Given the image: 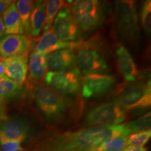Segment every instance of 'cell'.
I'll list each match as a JSON object with an SVG mask.
<instances>
[{"label": "cell", "mask_w": 151, "mask_h": 151, "mask_svg": "<svg viewBox=\"0 0 151 151\" xmlns=\"http://www.w3.org/2000/svg\"><path fill=\"white\" fill-rule=\"evenodd\" d=\"M5 35V30L4 26L2 17L0 16V37H3Z\"/></svg>", "instance_id": "obj_30"}, {"label": "cell", "mask_w": 151, "mask_h": 151, "mask_svg": "<svg viewBox=\"0 0 151 151\" xmlns=\"http://www.w3.org/2000/svg\"><path fill=\"white\" fill-rule=\"evenodd\" d=\"M14 1H6V0H0V14H3Z\"/></svg>", "instance_id": "obj_27"}, {"label": "cell", "mask_w": 151, "mask_h": 151, "mask_svg": "<svg viewBox=\"0 0 151 151\" xmlns=\"http://www.w3.org/2000/svg\"><path fill=\"white\" fill-rule=\"evenodd\" d=\"M52 31L62 41L67 42L78 41L82 32L67 4L59 11L52 24Z\"/></svg>", "instance_id": "obj_8"}, {"label": "cell", "mask_w": 151, "mask_h": 151, "mask_svg": "<svg viewBox=\"0 0 151 151\" xmlns=\"http://www.w3.org/2000/svg\"><path fill=\"white\" fill-rule=\"evenodd\" d=\"M116 83V79L111 75L92 73L87 75L82 80V95L90 99L103 95L109 92Z\"/></svg>", "instance_id": "obj_10"}, {"label": "cell", "mask_w": 151, "mask_h": 151, "mask_svg": "<svg viewBox=\"0 0 151 151\" xmlns=\"http://www.w3.org/2000/svg\"><path fill=\"white\" fill-rule=\"evenodd\" d=\"M126 124V127L130 134L137 133V132H144L150 129L151 124V115L149 112L144 116L140 117L137 120L127 122Z\"/></svg>", "instance_id": "obj_22"}, {"label": "cell", "mask_w": 151, "mask_h": 151, "mask_svg": "<svg viewBox=\"0 0 151 151\" xmlns=\"http://www.w3.org/2000/svg\"><path fill=\"white\" fill-rule=\"evenodd\" d=\"M32 41L27 36L6 35L0 39V55L1 58H9L29 51Z\"/></svg>", "instance_id": "obj_13"}, {"label": "cell", "mask_w": 151, "mask_h": 151, "mask_svg": "<svg viewBox=\"0 0 151 151\" xmlns=\"http://www.w3.org/2000/svg\"><path fill=\"white\" fill-rule=\"evenodd\" d=\"M36 105L47 120H59L67 110L68 103L64 96L47 85L39 84L34 92Z\"/></svg>", "instance_id": "obj_3"}, {"label": "cell", "mask_w": 151, "mask_h": 151, "mask_svg": "<svg viewBox=\"0 0 151 151\" xmlns=\"http://www.w3.org/2000/svg\"><path fill=\"white\" fill-rule=\"evenodd\" d=\"M46 18V1H34V6L30 17V36L37 38L40 35Z\"/></svg>", "instance_id": "obj_18"}, {"label": "cell", "mask_w": 151, "mask_h": 151, "mask_svg": "<svg viewBox=\"0 0 151 151\" xmlns=\"http://www.w3.org/2000/svg\"><path fill=\"white\" fill-rule=\"evenodd\" d=\"M76 65V53L71 49H64L49 55L48 68L50 71H63L72 69Z\"/></svg>", "instance_id": "obj_16"}, {"label": "cell", "mask_w": 151, "mask_h": 151, "mask_svg": "<svg viewBox=\"0 0 151 151\" xmlns=\"http://www.w3.org/2000/svg\"><path fill=\"white\" fill-rule=\"evenodd\" d=\"M22 141L14 139L0 138V147L1 151H20L22 150Z\"/></svg>", "instance_id": "obj_26"}, {"label": "cell", "mask_w": 151, "mask_h": 151, "mask_svg": "<svg viewBox=\"0 0 151 151\" xmlns=\"http://www.w3.org/2000/svg\"><path fill=\"white\" fill-rule=\"evenodd\" d=\"M28 52L4 59L5 75L17 83L22 86L26 81L28 71Z\"/></svg>", "instance_id": "obj_12"}, {"label": "cell", "mask_w": 151, "mask_h": 151, "mask_svg": "<svg viewBox=\"0 0 151 151\" xmlns=\"http://www.w3.org/2000/svg\"><path fill=\"white\" fill-rule=\"evenodd\" d=\"M141 20L143 29L147 34L151 32V1H144L141 6Z\"/></svg>", "instance_id": "obj_25"}, {"label": "cell", "mask_w": 151, "mask_h": 151, "mask_svg": "<svg viewBox=\"0 0 151 151\" xmlns=\"http://www.w3.org/2000/svg\"><path fill=\"white\" fill-rule=\"evenodd\" d=\"M1 60V55H0V60Z\"/></svg>", "instance_id": "obj_31"}, {"label": "cell", "mask_w": 151, "mask_h": 151, "mask_svg": "<svg viewBox=\"0 0 151 151\" xmlns=\"http://www.w3.org/2000/svg\"><path fill=\"white\" fill-rule=\"evenodd\" d=\"M66 4L67 3L62 0H49L46 1V18L43 26V33L51 29L57 14Z\"/></svg>", "instance_id": "obj_20"}, {"label": "cell", "mask_w": 151, "mask_h": 151, "mask_svg": "<svg viewBox=\"0 0 151 151\" xmlns=\"http://www.w3.org/2000/svg\"><path fill=\"white\" fill-rule=\"evenodd\" d=\"M85 43L84 41L67 42L62 41L55 35L52 29H50L43 33L42 37L38 39L33 48V51L41 54L50 55L51 52L64 49L78 50L84 46Z\"/></svg>", "instance_id": "obj_11"}, {"label": "cell", "mask_w": 151, "mask_h": 151, "mask_svg": "<svg viewBox=\"0 0 151 151\" xmlns=\"http://www.w3.org/2000/svg\"><path fill=\"white\" fill-rule=\"evenodd\" d=\"M3 23L5 35H21L24 34L21 20L17 11L15 1L12 3L3 13Z\"/></svg>", "instance_id": "obj_17"}, {"label": "cell", "mask_w": 151, "mask_h": 151, "mask_svg": "<svg viewBox=\"0 0 151 151\" xmlns=\"http://www.w3.org/2000/svg\"><path fill=\"white\" fill-rule=\"evenodd\" d=\"M117 62L120 72L127 82H134L139 76L137 65L125 46L120 45L116 49Z\"/></svg>", "instance_id": "obj_15"}, {"label": "cell", "mask_w": 151, "mask_h": 151, "mask_svg": "<svg viewBox=\"0 0 151 151\" xmlns=\"http://www.w3.org/2000/svg\"><path fill=\"white\" fill-rule=\"evenodd\" d=\"M128 136L111 138L94 151H122L127 146Z\"/></svg>", "instance_id": "obj_23"}, {"label": "cell", "mask_w": 151, "mask_h": 151, "mask_svg": "<svg viewBox=\"0 0 151 151\" xmlns=\"http://www.w3.org/2000/svg\"><path fill=\"white\" fill-rule=\"evenodd\" d=\"M68 2H69L71 13L81 31H92L103 23L104 11L100 1L76 0Z\"/></svg>", "instance_id": "obj_2"}, {"label": "cell", "mask_w": 151, "mask_h": 151, "mask_svg": "<svg viewBox=\"0 0 151 151\" xmlns=\"http://www.w3.org/2000/svg\"><path fill=\"white\" fill-rule=\"evenodd\" d=\"M45 83L61 95H73L78 93L82 83L81 72L77 67L63 71H48Z\"/></svg>", "instance_id": "obj_7"}, {"label": "cell", "mask_w": 151, "mask_h": 151, "mask_svg": "<svg viewBox=\"0 0 151 151\" xmlns=\"http://www.w3.org/2000/svg\"><path fill=\"white\" fill-rule=\"evenodd\" d=\"M126 116V111L113 101L92 109L87 114L84 124L88 127L118 125L125 120Z\"/></svg>", "instance_id": "obj_6"}, {"label": "cell", "mask_w": 151, "mask_h": 151, "mask_svg": "<svg viewBox=\"0 0 151 151\" xmlns=\"http://www.w3.org/2000/svg\"><path fill=\"white\" fill-rule=\"evenodd\" d=\"M151 137L150 129L144 132L130 134L127 137V145L138 147H143L150 140Z\"/></svg>", "instance_id": "obj_24"}, {"label": "cell", "mask_w": 151, "mask_h": 151, "mask_svg": "<svg viewBox=\"0 0 151 151\" xmlns=\"http://www.w3.org/2000/svg\"><path fill=\"white\" fill-rule=\"evenodd\" d=\"M0 151H1V149H0Z\"/></svg>", "instance_id": "obj_32"}, {"label": "cell", "mask_w": 151, "mask_h": 151, "mask_svg": "<svg viewBox=\"0 0 151 151\" xmlns=\"http://www.w3.org/2000/svg\"><path fill=\"white\" fill-rule=\"evenodd\" d=\"M77 68L86 76L92 73H102L108 69L106 61L102 55L94 49L90 48L86 42L76 54Z\"/></svg>", "instance_id": "obj_9"}, {"label": "cell", "mask_w": 151, "mask_h": 151, "mask_svg": "<svg viewBox=\"0 0 151 151\" xmlns=\"http://www.w3.org/2000/svg\"><path fill=\"white\" fill-rule=\"evenodd\" d=\"M115 12L120 37L129 42L137 41L140 37V30L134 1H116Z\"/></svg>", "instance_id": "obj_4"}, {"label": "cell", "mask_w": 151, "mask_h": 151, "mask_svg": "<svg viewBox=\"0 0 151 151\" xmlns=\"http://www.w3.org/2000/svg\"><path fill=\"white\" fill-rule=\"evenodd\" d=\"M49 55L35 51L30 54L27 71L28 87L37 86L45 78L48 68Z\"/></svg>", "instance_id": "obj_14"}, {"label": "cell", "mask_w": 151, "mask_h": 151, "mask_svg": "<svg viewBox=\"0 0 151 151\" xmlns=\"http://www.w3.org/2000/svg\"><path fill=\"white\" fill-rule=\"evenodd\" d=\"M114 101L125 111L148 109L151 104L150 81L135 82L125 86L116 96Z\"/></svg>", "instance_id": "obj_5"}, {"label": "cell", "mask_w": 151, "mask_h": 151, "mask_svg": "<svg viewBox=\"0 0 151 151\" xmlns=\"http://www.w3.org/2000/svg\"><path fill=\"white\" fill-rule=\"evenodd\" d=\"M122 151H148L145 147H138L134 146H127Z\"/></svg>", "instance_id": "obj_28"}, {"label": "cell", "mask_w": 151, "mask_h": 151, "mask_svg": "<svg viewBox=\"0 0 151 151\" xmlns=\"http://www.w3.org/2000/svg\"><path fill=\"white\" fill-rule=\"evenodd\" d=\"M5 75V65L4 60H0V78H2Z\"/></svg>", "instance_id": "obj_29"}, {"label": "cell", "mask_w": 151, "mask_h": 151, "mask_svg": "<svg viewBox=\"0 0 151 151\" xmlns=\"http://www.w3.org/2000/svg\"><path fill=\"white\" fill-rule=\"evenodd\" d=\"M128 135L125 123L83 128L54 137L50 151H94L111 138Z\"/></svg>", "instance_id": "obj_1"}, {"label": "cell", "mask_w": 151, "mask_h": 151, "mask_svg": "<svg viewBox=\"0 0 151 151\" xmlns=\"http://www.w3.org/2000/svg\"><path fill=\"white\" fill-rule=\"evenodd\" d=\"M24 33L30 35V17L34 6V1L29 0H19L16 3Z\"/></svg>", "instance_id": "obj_21"}, {"label": "cell", "mask_w": 151, "mask_h": 151, "mask_svg": "<svg viewBox=\"0 0 151 151\" xmlns=\"http://www.w3.org/2000/svg\"><path fill=\"white\" fill-rule=\"evenodd\" d=\"M22 90V86L4 76L0 78V102L5 103L8 100L19 97Z\"/></svg>", "instance_id": "obj_19"}]
</instances>
